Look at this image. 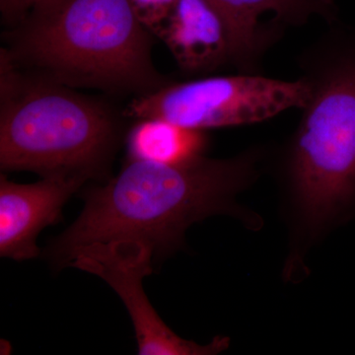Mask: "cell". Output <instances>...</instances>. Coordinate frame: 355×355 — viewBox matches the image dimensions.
Returning <instances> with one entry per match:
<instances>
[{"instance_id":"obj_1","label":"cell","mask_w":355,"mask_h":355,"mask_svg":"<svg viewBox=\"0 0 355 355\" xmlns=\"http://www.w3.org/2000/svg\"><path fill=\"white\" fill-rule=\"evenodd\" d=\"M256 153L230 159L200 157L169 165L128 159L102 187L88 189L83 214L46 254L58 268L95 242L135 240L154 256L178 249L191 224L234 209L233 202L256 172Z\"/></svg>"},{"instance_id":"obj_2","label":"cell","mask_w":355,"mask_h":355,"mask_svg":"<svg viewBox=\"0 0 355 355\" xmlns=\"http://www.w3.org/2000/svg\"><path fill=\"white\" fill-rule=\"evenodd\" d=\"M153 37L130 0H40L3 50L19 69L69 87L139 96L170 83L153 64Z\"/></svg>"},{"instance_id":"obj_3","label":"cell","mask_w":355,"mask_h":355,"mask_svg":"<svg viewBox=\"0 0 355 355\" xmlns=\"http://www.w3.org/2000/svg\"><path fill=\"white\" fill-rule=\"evenodd\" d=\"M106 103L21 69L0 51V168L43 177L106 176L121 137Z\"/></svg>"},{"instance_id":"obj_4","label":"cell","mask_w":355,"mask_h":355,"mask_svg":"<svg viewBox=\"0 0 355 355\" xmlns=\"http://www.w3.org/2000/svg\"><path fill=\"white\" fill-rule=\"evenodd\" d=\"M311 94L294 139L291 175L310 228L333 221L355 200V53H340L307 76Z\"/></svg>"},{"instance_id":"obj_5","label":"cell","mask_w":355,"mask_h":355,"mask_svg":"<svg viewBox=\"0 0 355 355\" xmlns=\"http://www.w3.org/2000/svg\"><path fill=\"white\" fill-rule=\"evenodd\" d=\"M311 94L307 77L277 80L254 74L211 76L166 84L128 104L125 116L156 118L193 130L237 127L303 109Z\"/></svg>"},{"instance_id":"obj_6","label":"cell","mask_w":355,"mask_h":355,"mask_svg":"<svg viewBox=\"0 0 355 355\" xmlns=\"http://www.w3.org/2000/svg\"><path fill=\"white\" fill-rule=\"evenodd\" d=\"M153 258L144 243L121 239L81 248L69 266L98 275L119 294L132 318L140 355H214L227 349V336L198 345L176 335L159 317L142 286L153 272Z\"/></svg>"},{"instance_id":"obj_7","label":"cell","mask_w":355,"mask_h":355,"mask_svg":"<svg viewBox=\"0 0 355 355\" xmlns=\"http://www.w3.org/2000/svg\"><path fill=\"white\" fill-rule=\"evenodd\" d=\"M87 180L70 175L21 184L0 178V254L15 261L39 256L37 237L60 221L64 203Z\"/></svg>"},{"instance_id":"obj_8","label":"cell","mask_w":355,"mask_h":355,"mask_svg":"<svg viewBox=\"0 0 355 355\" xmlns=\"http://www.w3.org/2000/svg\"><path fill=\"white\" fill-rule=\"evenodd\" d=\"M221 16L230 43V62L241 70L253 69L272 41V29L261 18L272 14L279 26L305 24L318 16L335 20V0H207Z\"/></svg>"},{"instance_id":"obj_9","label":"cell","mask_w":355,"mask_h":355,"mask_svg":"<svg viewBox=\"0 0 355 355\" xmlns=\"http://www.w3.org/2000/svg\"><path fill=\"white\" fill-rule=\"evenodd\" d=\"M155 36L186 73H207L230 62L227 29L207 0H179Z\"/></svg>"},{"instance_id":"obj_10","label":"cell","mask_w":355,"mask_h":355,"mask_svg":"<svg viewBox=\"0 0 355 355\" xmlns=\"http://www.w3.org/2000/svg\"><path fill=\"white\" fill-rule=\"evenodd\" d=\"M135 121L127 137L128 159L178 165L202 157L207 146L205 130L163 119Z\"/></svg>"},{"instance_id":"obj_11","label":"cell","mask_w":355,"mask_h":355,"mask_svg":"<svg viewBox=\"0 0 355 355\" xmlns=\"http://www.w3.org/2000/svg\"><path fill=\"white\" fill-rule=\"evenodd\" d=\"M179 0H130L140 22L153 36L169 17Z\"/></svg>"},{"instance_id":"obj_12","label":"cell","mask_w":355,"mask_h":355,"mask_svg":"<svg viewBox=\"0 0 355 355\" xmlns=\"http://www.w3.org/2000/svg\"><path fill=\"white\" fill-rule=\"evenodd\" d=\"M40 0H0L2 21L8 27H13Z\"/></svg>"}]
</instances>
